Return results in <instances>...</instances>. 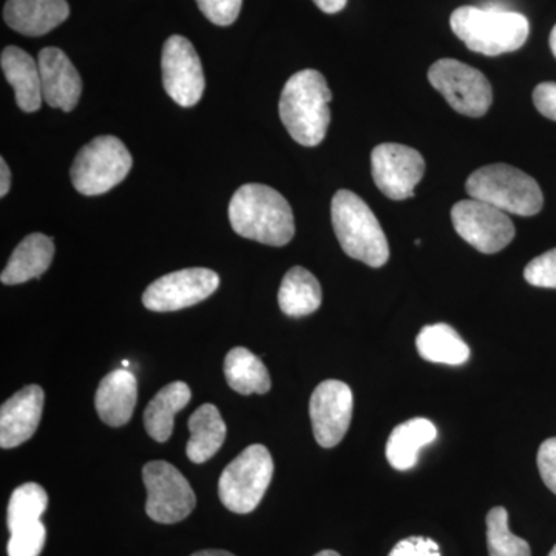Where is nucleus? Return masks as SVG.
Masks as SVG:
<instances>
[{
	"label": "nucleus",
	"mask_w": 556,
	"mask_h": 556,
	"mask_svg": "<svg viewBox=\"0 0 556 556\" xmlns=\"http://www.w3.org/2000/svg\"><path fill=\"white\" fill-rule=\"evenodd\" d=\"M229 222L243 239L281 248L294 239V214L287 199L269 186H241L229 203Z\"/></svg>",
	"instance_id": "obj_1"
},
{
	"label": "nucleus",
	"mask_w": 556,
	"mask_h": 556,
	"mask_svg": "<svg viewBox=\"0 0 556 556\" xmlns=\"http://www.w3.org/2000/svg\"><path fill=\"white\" fill-rule=\"evenodd\" d=\"M332 100L327 79L317 70H302L288 79L278 113L288 134L305 148H316L327 137Z\"/></svg>",
	"instance_id": "obj_2"
},
{
	"label": "nucleus",
	"mask_w": 556,
	"mask_h": 556,
	"mask_svg": "<svg viewBox=\"0 0 556 556\" xmlns=\"http://www.w3.org/2000/svg\"><path fill=\"white\" fill-rule=\"evenodd\" d=\"M450 27L467 49L485 56H500L521 49L530 33L525 14L495 7H459L450 17Z\"/></svg>",
	"instance_id": "obj_3"
},
{
	"label": "nucleus",
	"mask_w": 556,
	"mask_h": 556,
	"mask_svg": "<svg viewBox=\"0 0 556 556\" xmlns=\"http://www.w3.org/2000/svg\"><path fill=\"white\" fill-rule=\"evenodd\" d=\"M332 228L348 257L369 268H382L390 258L386 232L375 212L351 190H339L332 197Z\"/></svg>",
	"instance_id": "obj_4"
},
{
	"label": "nucleus",
	"mask_w": 556,
	"mask_h": 556,
	"mask_svg": "<svg viewBox=\"0 0 556 556\" xmlns=\"http://www.w3.org/2000/svg\"><path fill=\"white\" fill-rule=\"evenodd\" d=\"M471 199L484 201L508 214L533 217L544 204L543 190L526 172L508 164H490L468 177Z\"/></svg>",
	"instance_id": "obj_5"
},
{
	"label": "nucleus",
	"mask_w": 556,
	"mask_h": 556,
	"mask_svg": "<svg viewBox=\"0 0 556 556\" xmlns=\"http://www.w3.org/2000/svg\"><path fill=\"white\" fill-rule=\"evenodd\" d=\"M273 475L269 450L262 444L249 445L223 470L218 481L219 501L233 514H251L262 503Z\"/></svg>",
	"instance_id": "obj_6"
},
{
	"label": "nucleus",
	"mask_w": 556,
	"mask_h": 556,
	"mask_svg": "<svg viewBox=\"0 0 556 556\" xmlns=\"http://www.w3.org/2000/svg\"><path fill=\"white\" fill-rule=\"evenodd\" d=\"M134 160L121 139L102 135L84 146L73 161L70 177L86 197L102 195L129 175Z\"/></svg>",
	"instance_id": "obj_7"
},
{
	"label": "nucleus",
	"mask_w": 556,
	"mask_h": 556,
	"mask_svg": "<svg viewBox=\"0 0 556 556\" xmlns=\"http://www.w3.org/2000/svg\"><path fill=\"white\" fill-rule=\"evenodd\" d=\"M428 80L460 115L481 118L493 102L489 79L479 70L456 60H439L428 70Z\"/></svg>",
	"instance_id": "obj_8"
},
{
	"label": "nucleus",
	"mask_w": 556,
	"mask_h": 556,
	"mask_svg": "<svg viewBox=\"0 0 556 556\" xmlns=\"http://www.w3.org/2000/svg\"><path fill=\"white\" fill-rule=\"evenodd\" d=\"M142 481L148 490L146 514L160 525H175L192 514L195 493L181 471L166 460H152L142 468Z\"/></svg>",
	"instance_id": "obj_9"
},
{
	"label": "nucleus",
	"mask_w": 556,
	"mask_h": 556,
	"mask_svg": "<svg viewBox=\"0 0 556 556\" xmlns=\"http://www.w3.org/2000/svg\"><path fill=\"white\" fill-rule=\"evenodd\" d=\"M452 222L460 239L482 254L503 251L517 236L506 212L475 199L459 201L452 208Z\"/></svg>",
	"instance_id": "obj_10"
},
{
	"label": "nucleus",
	"mask_w": 556,
	"mask_h": 556,
	"mask_svg": "<svg viewBox=\"0 0 556 556\" xmlns=\"http://www.w3.org/2000/svg\"><path fill=\"white\" fill-rule=\"evenodd\" d=\"M219 287V277L206 268L175 270L153 281L142 294V305L155 313H172L199 305Z\"/></svg>",
	"instance_id": "obj_11"
},
{
	"label": "nucleus",
	"mask_w": 556,
	"mask_h": 556,
	"mask_svg": "<svg viewBox=\"0 0 556 556\" xmlns=\"http://www.w3.org/2000/svg\"><path fill=\"white\" fill-rule=\"evenodd\" d=\"M371 174L376 186L388 199H412L426 174V160L416 149L386 142L372 150Z\"/></svg>",
	"instance_id": "obj_12"
},
{
	"label": "nucleus",
	"mask_w": 556,
	"mask_h": 556,
	"mask_svg": "<svg viewBox=\"0 0 556 556\" xmlns=\"http://www.w3.org/2000/svg\"><path fill=\"white\" fill-rule=\"evenodd\" d=\"M163 86L172 100L181 108H193L206 89L199 53L185 36H170L164 43Z\"/></svg>",
	"instance_id": "obj_13"
},
{
	"label": "nucleus",
	"mask_w": 556,
	"mask_h": 556,
	"mask_svg": "<svg viewBox=\"0 0 556 556\" xmlns=\"http://www.w3.org/2000/svg\"><path fill=\"white\" fill-rule=\"evenodd\" d=\"M353 391L345 382L325 380L314 390L309 416L320 447L332 448L342 442L353 419Z\"/></svg>",
	"instance_id": "obj_14"
},
{
	"label": "nucleus",
	"mask_w": 556,
	"mask_h": 556,
	"mask_svg": "<svg viewBox=\"0 0 556 556\" xmlns=\"http://www.w3.org/2000/svg\"><path fill=\"white\" fill-rule=\"evenodd\" d=\"M43 394L39 386H28L17 391L0 408V447H20L35 437L42 419Z\"/></svg>",
	"instance_id": "obj_15"
},
{
	"label": "nucleus",
	"mask_w": 556,
	"mask_h": 556,
	"mask_svg": "<svg viewBox=\"0 0 556 556\" xmlns=\"http://www.w3.org/2000/svg\"><path fill=\"white\" fill-rule=\"evenodd\" d=\"M42 98L50 108L72 112L83 93V79L67 54L56 47H47L38 58Z\"/></svg>",
	"instance_id": "obj_16"
},
{
	"label": "nucleus",
	"mask_w": 556,
	"mask_h": 556,
	"mask_svg": "<svg viewBox=\"0 0 556 556\" xmlns=\"http://www.w3.org/2000/svg\"><path fill=\"white\" fill-rule=\"evenodd\" d=\"M67 0H7L3 20L14 31L43 36L68 20Z\"/></svg>",
	"instance_id": "obj_17"
},
{
	"label": "nucleus",
	"mask_w": 556,
	"mask_h": 556,
	"mask_svg": "<svg viewBox=\"0 0 556 556\" xmlns=\"http://www.w3.org/2000/svg\"><path fill=\"white\" fill-rule=\"evenodd\" d=\"M138 382L129 369H115L101 380L94 407L102 422L123 427L131 419L137 405Z\"/></svg>",
	"instance_id": "obj_18"
},
{
	"label": "nucleus",
	"mask_w": 556,
	"mask_h": 556,
	"mask_svg": "<svg viewBox=\"0 0 556 556\" xmlns=\"http://www.w3.org/2000/svg\"><path fill=\"white\" fill-rule=\"evenodd\" d=\"M0 64L16 93L17 108L25 113L38 112L43 101L38 61L20 47H7L0 56Z\"/></svg>",
	"instance_id": "obj_19"
},
{
	"label": "nucleus",
	"mask_w": 556,
	"mask_h": 556,
	"mask_svg": "<svg viewBox=\"0 0 556 556\" xmlns=\"http://www.w3.org/2000/svg\"><path fill=\"white\" fill-rule=\"evenodd\" d=\"M53 257V240L43 233H31L14 249L0 280L3 285H21L31 278H39L50 268Z\"/></svg>",
	"instance_id": "obj_20"
},
{
	"label": "nucleus",
	"mask_w": 556,
	"mask_h": 556,
	"mask_svg": "<svg viewBox=\"0 0 556 556\" xmlns=\"http://www.w3.org/2000/svg\"><path fill=\"white\" fill-rule=\"evenodd\" d=\"M438 430L431 420L415 417L391 431L387 442V459L396 470H409L417 464L420 448L437 441Z\"/></svg>",
	"instance_id": "obj_21"
},
{
	"label": "nucleus",
	"mask_w": 556,
	"mask_h": 556,
	"mask_svg": "<svg viewBox=\"0 0 556 556\" xmlns=\"http://www.w3.org/2000/svg\"><path fill=\"white\" fill-rule=\"evenodd\" d=\"M192 399L188 383L172 382L161 388L156 396L149 402L144 412V427L153 441L164 444L174 431V417L181 412Z\"/></svg>",
	"instance_id": "obj_22"
},
{
	"label": "nucleus",
	"mask_w": 556,
	"mask_h": 556,
	"mask_svg": "<svg viewBox=\"0 0 556 556\" xmlns=\"http://www.w3.org/2000/svg\"><path fill=\"white\" fill-rule=\"evenodd\" d=\"M190 439L186 453L193 464H203L217 455L225 444L226 424L218 408L212 404L201 405L189 419Z\"/></svg>",
	"instance_id": "obj_23"
},
{
	"label": "nucleus",
	"mask_w": 556,
	"mask_h": 556,
	"mask_svg": "<svg viewBox=\"0 0 556 556\" xmlns=\"http://www.w3.org/2000/svg\"><path fill=\"white\" fill-rule=\"evenodd\" d=\"M321 305V287L308 269L295 266L288 270L278 291V306L289 317H305Z\"/></svg>",
	"instance_id": "obj_24"
},
{
	"label": "nucleus",
	"mask_w": 556,
	"mask_h": 556,
	"mask_svg": "<svg viewBox=\"0 0 556 556\" xmlns=\"http://www.w3.org/2000/svg\"><path fill=\"white\" fill-rule=\"evenodd\" d=\"M417 353L428 362L463 365L470 357V348L447 324L427 325L416 339Z\"/></svg>",
	"instance_id": "obj_25"
},
{
	"label": "nucleus",
	"mask_w": 556,
	"mask_h": 556,
	"mask_svg": "<svg viewBox=\"0 0 556 556\" xmlns=\"http://www.w3.org/2000/svg\"><path fill=\"white\" fill-rule=\"evenodd\" d=\"M225 376L229 387L243 396L266 394L270 390L268 368L243 346L229 351L225 361Z\"/></svg>",
	"instance_id": "obj_26"
},
{
	"label": "nucleus",
	"mask_w": 556,
	"mask_h": 556,
	"mask_svg": "<svg viewBox=\"0 0 556 556\" xmlns=\"http://www.w3.org/2000/svg\"><path fill=\"white\" fill-rule=\"evenodd\" d=\"M47 506H49V495L43 486L36 482L17 486L10 497L9 511H7V526L10 533L39 522L46 514Z\"/></svg>",
	"instance_id": "obj_27"
},
{
	"label": "nucleus",
	"mask_w": 556,
	"mask_h": 556,
	"mask_svg": "<svg viewBox=\"0 0 556 556\" xmlns=\"http://www.w3.org/2000/svg\"><path fill=\"white\" fill-rule=\"evenodd\" d=\"M486 547L490 556H532L529 543L508 529V514L495 507L486 515Z\"/></svg>",
	"instance_id": "obj_28"
},
{
	"label": "nucleus",
	"mask_w": 556,
	"mask_h": 556,
	"mask_svg": "<svg viewBox=\"0 0 556 556\" xmlns=\"http://www.w3.org/2000/svg\"><path fill=\"white\" fill-rule=\"evenodd\" d=\"M47 530L42 521L11 532L9 556H39L46 546Z\"/></svg>",
	"instance_id": "obj_29"
},
{
	"label": "nucleus",
	"mask_w": 556,
	"mask_h": 556,
	"mask_svg": "<svg viewBox=\"0 0 556 556\" xmlns=\"http://www.w3.org/2000/svg\"><path fill=\"white\" fill-rule=\"evenodd\" d=\"M525 278L532 287L556 289V248L533 258L526 266Z\"/></svg>",
	"instance_id": "obj_30"
},
{
	"label": "nucleus",
	"mask_w": 556,
	"mask_h": 556,
	"mask_svg": "<svg viewBox=\"0 0 556 556\" xmlns=\"http://www.w3.org/2000/svg\"><path fill=\"white\" fill-rule=\"evenodd\" d=\"M201 13L212 24L228 27L239 17L243 0H195Z\"/></svg>",
	"instance_id": "obj_31"
},
{
	"label": "nucleus",
	"mask_w": 556,
	"mask_h": 556,
	"mask_svg": "<svg viewBox=\"0 0 556 556\" xmlns=\"http://www.w3.org/2000/svg\"><path fill=\"white\" fill-rule=\"evenodd\" d=\"M388 556H441V548L431 538L409 536L399 541Z\"/></svg>",
	"instance_id": "obj_32"
},
{
	"label": "nucleus",
	"mask_w": 556,
	"mask_h": 556,
	"mask_svg": "<svg viewBox=\"0 0 556 556\" xmlns=\"http://www.w3.org/2000/svg\"><path fill=\"white\" fill-rule=\"evenodd\" d=\"M538 468L544 484L556 495V438L547 439L541 444L538 452Z\"/></svg>",
	"instance_id": "obj_33"
},
{
	"label": "nucleus",
	"mask_w": 556,
	"mask_h": 556,
	"mask_svg": "<svg viewBox=\"0 0 556 556\" xmlns=\"http://www.w3.org/2000/svg\"><path fill=\"white\" fill-rule=\"evenodd\" d=\"M533 104L541 115L556 121V83H543L533 90Z\"/></svg>",
	"instance_id": "obj_34"
},
{
	"label": "nucleus",
	"mask_w": 556,
	"mask_h": 556,
	"mask_svg": "<svg viewBox=\"0 0 556 556\" xmlns=\"http://www.w3.org/2000/svg\"><path fill=\"white\" fill-rule=\"evenodd\" d=\"M324 13L336 14L346 7L348 0H313Z\"/></svg>",
	"instance_id": "obj_35"
},
{
	"label": "nucleus",
	"mask_w": 556,
	"mask_h": 556,
	"mask_svg": "<svg viewBox=\"0 0 556 556\" xmlns=\"http://www.w3.org/2000/svg\"><path fill=\"white\" fill-rule=\"evenodd\" d=\"M0 197L3 199L10 192L11 186V172L5 159H0Z\"/></svg>",
	"instance_id": "obj_36"
},
{
	"label": "nucleus",
	"mask_w": 556,
	"mask_h": 556,
	"mask_svg": "<svg viewBox=\"0 0 556 556\" xmlns=\"http://www.w3.org/2000/svg\"><path fill=\"white\" fill-rule=\"evenodd\" d=\"M192 556H236V555L229 554V552H226V551H203V552H199V554H193Z\"/></svg>",
	"instance_id": "obj_37"
},
{
	"label": "nucleus",
	"mask_w": 556,
	"mask_h": 556,
	"mask_svg": "<svg viewBox=\"0 0 556 556\" xmlns=\"http://www.w3.org/2000/svg\"><path fill=\"white\" fill-rule=\"evenodd\" d=\"M551 49L552 53H554L556 58V25L554 27V30H552L551 33Z\"/></svg>",
	"instance_id": "obj_38"
},
{
	"label": "nucleus",
	"mask_w": 556,
	"mask_h": 556,
	"mask_svg": "<svg viewBox=\"0 0 556 556\" xmlns=\"http://www.w3.org/2000/svg\"><path fill=\"white\" fill-rule=\"evenodd\" d=\"M316 556H340L338 554V552H334V551H321V552H318V554Z\"/></svg>",
	"instance_id": "obj_39"
},
{
	"label": "nucleus",
	"mask_w": 556,
	"mask_h": 556,
	"mask_svg": "<svg viewBox=\"0 0 556 556\" xmlns=\"http://www.w3.org/2000/svg\"><path fill=\"white\" fill-rule=\"evenodd\" d=\"M130 362L129 361H123V367L129 368Z\"/></svg>",
	"instance_id": "obj_40"
},
{
	"label": "nucleus",
	"mask_w": 556,
	"mask_h": 556,
	"mask_svg": "<svg viewBox=\"0 0 556 556\" xmlns=\"http://www.w3.org/2000/svg\"><path fill=\"white\" fill-rule=\"evenodd\" d=\"M548 556H556V546L552 548V552L548 554Z\"/></svg>",
	"instance_id": "obj_41"
}]
</instances>
